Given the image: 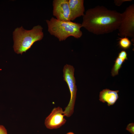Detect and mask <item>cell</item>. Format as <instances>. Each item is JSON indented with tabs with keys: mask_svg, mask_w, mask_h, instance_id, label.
Here are the masks:
<instances>
[{
	"mask_svg": "<svg viewBox=\"0 0 134 134\" xmlns=\"http://www.w3.org/2000/svg\"><path fill=\"white\" fill-rule=\"evenodd\" d=\"M121 19V13L98 5L86 11L81 25L94 34H102L118 30Z\"/></svg>",
	"mask_w": 134,
	"mask_h": 134,
	"instance_id": "6da1fadb",
	"label": "cell"
},
{
	"mask_svg": "<svg viewBox=\"0 0 134 134\" xmlns=\"http://www.w3.org/2000/svg\"><path fill=\"white\" fill-rule=\"evenodd\" d=\"M43 29L39 25L30 30H25L22 26L15 29L13 33L15 52L22 55L30 49L35 42L42 40L44 36Z\"/></svg>",
	"mask_w": 134,
	"mask_h": 134,
	"instance_id": "7a4b0ae2",
	"label": "cell"
},
{
	"mask_svg": "<svg viewBox=\"0 0 134 134\" xmlns=\"http://www.w3.org/2000/svg\"><path fill=\"white\" fill-rule=\"evenodd\" d=\"M46 21L49 32L60 41L65 40L70 36L78 39L82 35L80 30L81 24L80 23L71 21H61L53 17Z\"/></svg>",
	"mask_w": 134,
	"mask_h": 134,
	"instance_id": "3957f363",
	"label": "cell"
},
{
	"mask_svg": "<svg viewBox=\"0 0 134 134\" xmlns=\"http://www.w3.org/2000/svg\"><path fill=\"white\" fill-rule=\"evenodd\" d=\"M63 71L64 79L68 86L70 95L69 101L65 108L64 113L65 116L69 117L74 112L77 90L74 77V68L72 66L66 64L64 67Z\"/></svg>",
	"mask_w": 134,
	"mask_h": 134,
	"instance_id": "277c9868",
	"label": "cell"
},
{
	"mask_svg": "<svg viewBox=\"0 0 134 134\" xmlns=\"http://www.w3.org/2000/svg\"><path fill=\"white\" fill-rule=\"evenodd\" d=\"M122 19L118 29V35L121 37H129L134 39V5L132 4L127 7L121 13Z\"/></svg>",
	"mask_w": 134,
	"mask_h": 134,
	"instance_id": "5b68a950",
	"label": "cell"
},
{
	"mask_svg": "<svg viewBox=\"0 0 134 134\" xmlns=\"http://www.w3.org/2000/svg\"><path fill=\"white\" fill-rule=\"evenodd\" d=\"M63 111L60 107H54L45 120L46 127L50 129H57L64 125L66 120L64 118Z\"/></svg>",
	"mask_w": 134,
	"mask_h": 134,
	"instance_id": "8992f818",
	"label": "cell"
},
{
	"mask_svg": "<svg viewBox=\"0 0 134 134\" xmlns=\"http://www.w3.org/2000/svg\"><path fill=\"white\" fill-rule=\"evenodd\" d=\"M53 14L60 21H71L68 0H54L53 1Z\"/></svg>",
	"mask_w": 134,
	"mask_h": 134,
	"instance_id": "52a82bcc",
	"label": "cell"
},
{
	"mask_svg": "<svg viewBox=\"0 0 134 134\" xmlns=\"http://www.w3.org/2000/svg\"><path fill=\"white\" fill-rule=\"evenodd\" d=\"M68 3L71 21L83 16L85 11L83 0H68Z\"/></svg>",
	"mask_w": 134,
	"mask_h": 134,
	"instance_id": "ba28073f",
	"label": "cell"
},
{
	"mask_svg": "<svg viewBox=\"0 0 134 134\" xmlns=\"http://www.w3.org/2000/svg\"><path fill=\"white\" fill-rule=\"evenodd\" d=\"M118 90L114 91L106 89L100 93L99 100L103 102H106L108 106L113 105L119 98Z\"/></svg>",
	"mask_w": 134,
	"mask_h": 134,
	"instance_id": "9c48e42d",
	"label": "cell"
},
{
	"mask_svg": "<svg viewBox=\"0 0 134 134\" xmlns=\"http://www.w3.org/2000/svg\"><path fill=\"white\" fill-rule=\"evenodd\" d=\"M115 62L111 71V75L113 77L118 74L119 70L121 67L124 62L121 59L118 57L117 58Z\"/></svg>",
	"mask_w": 134,
	"mask_h": 134,
	"instance_id": "30bf717a",
	"label": "cell"
},
{
	"mask_svg": "<svg viewBox=\"0 0 134 134\" xmlns=\"http://www.w3.org/2000/svg\"><path fill=\"white\" fill-rule=\"evenodd\" d=\"M118 45L121 48L126 50L129 48L132 44L131 42L127 37H123L118 39Z\"/></svg>",
	"mask_w": 134,
	"mask_h": 134,
	"instance_id": "8fae6325",
	"label": "cell"
},
{
	"mask_svg": "<svg viewBox=\"0 0 134 134\" xmlns=\"http://www.w3.org/2000/svg\"><path fill=\"white\" fill-rule=\"evenodd\" d=\"M118 57L121 59L124 62L128 59L127 54L126 52L124 50L119 53Z\"/></svg>",
	"mask_w": 134,
	"mask_h": 134,
	"instance_id": "7c38bea8",
	"label": "cell"
},
{
	"mask_svg": "<svg viewBox=\"0 0 134 134\" xmlns=\"http://www.w3.org/2000/svg\"><path fill=\"white\" fill-rule=\"evenodd\" d=\"M134 123H130L128 125L126 129L132 134H134Z\"/></svg>",
	"mask_w": 134,
	"mask_h": 134,
	"instance_id": "4fadbf2b",
	"label": "cell"
},
{
	"mask_svg": "<svg viewBox=\"0 0 134 134\" xmlns=\"http://www.w3.org/2000/svg\"><path fill=\"white\" fill-rule=\"evenodd\" d=\"M131 0H114V3L115 5L117 6L121 5L124 2L127 1H131Z\"/></svg>",
	"mask_w": 134,
	"mask_h": 134,
	"instance_id": "5bb4252c",
	"label": "cell"
},
{
	"mask_svg": "<svg viewBox=\"0 0 134 134\" xmlns=\"http://www.w3.org/2000/svg\"><path fill=\"white\" fill-rule=\"evenodd\" d=\"M0 134H8L7 130L3 126L0 132Z\"/></svg>",
	"mask_w": 134,
	"mask_h": 134,
	"instance_id": "9a60e30c",
	"label": "cell"
},
{
	"mask_svg": "<svg viewBox=\"0 0 134 134\" xmlns=\"http://www.w3.org/2000/svg\"><path fill=\"white\" fill-rule=\"evenodd\" d=\"M66 134H75L73 133L72 132H69L67 133Z\"/></svg>",
	"mask_w": 134,
	"mask_h": 134,
	"instance_id": "2e32d148",
	"label": "cell"
},
{
	"mask_svg": "<svg viewBox=\"0 0 134 134\" xmlns=\"http://www.w3.org/2000/svg\"><path fill=\"white\" fill-rule=\"evenodd\" d=\"M3 126V125H0V132L2 130Z\"/></svg>",
	"mask_w": 134,
	"mask_h": 134,
	"instance_id": "e0dca14e",
	"label": "cell"
}]
</instances>
